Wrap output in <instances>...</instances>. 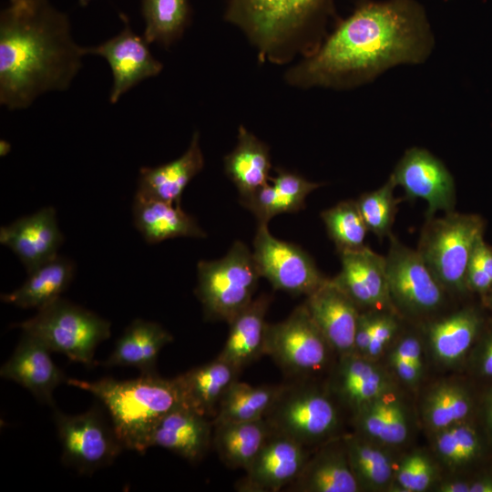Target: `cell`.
Instances as JSON below:
<instances>
[{
    "label": "cell",
    "instance_id": "cell-1",
    "mask_svg": "<svg viewBox=\"0 0 492 492\" xmlns=\"http://www.w3.org/2000/svg\"><path fill=\"white\" fill-rule=\"evenodd\" d=\"M433 45L425 12L414 0L366 2L285 78L302 88L352 87L396 65L424 62Z\"/></svg>",
    "mask_w": 492,
    "mask_h": 492
},
{
    "label": "cell",
    "instance_id": "cell-2",
    "mask_svg": "<svg viewBox=\"0 0 492 492\" xmlns=\"http://www.w3.org/2000/svg\"><path fill=\"white\" fill-rule=\"evenodd\" d=\"M85 56L67 15L48 0L10 5L0 14V104L26 109L46 93L68 89Z\"/></svg>",
    "mask_w": 492,
    "mask_h": 492
},
{
    "label": "cell",
    "instance_id": "cell-3",
    "mask_svg": "<svg viewBox=\"0 0 492 492\" xmlns=\"http://www.w3.org/2000/svg\"><path fill=\"white\" fill-rule=\"evenodd\" d=\"M67 384L87 391L107 408L113 427L125 449L144 454L159 422L184 405L174 378L140 374L135 379L105 377L94 382L67 379Z\"/></svg>",
    "mask_w": 492,
    "mask_h": 492
},
{
    "label": "cell",
    "instance_id": "cell-4",
    "mask_svg": "<svg viewBox=\"0 0 492 492\" xmlns=\"http://www.w3.org/2000/svg\"><path fill=\"white\" fill-rule=\"evenodd\" d=\"M328 0H230L225 14L262 59L282 62L300 49L302 38Z\"/></svg>",
    "mask_w": 492,
    "mask_h": 492
},
{
    "label": "cell",
    "instance_id": "cell-5",
    "mask_svg": "<svg viewBox=\"0 0 492 492\" xmlns=\"http://www.w3.org/2000/svg\"><path fill=\"white\" fill-rule=\"evenodd\" d=\"M484 229L485 221L477 214L454 210L426 219L417 251L445 291L463 293L468 290V263Z\"/></svg>",
    "mask_w": 492,
    "mask_h": 492
},
{
    "label": "cell",
    "instance_id": "cell-6",
    "mask_svg": "<svg viewBox=\"0 0 492 492\" xmlns=\"http://www.w3.org/2000/svg\"><path fill=\"white\" fill-rule=\"evenodd\" d=\"M195 294L204 318L230 323L252 301L261 278L252 251L236 241L220 259L200 261Z\"/></svg>",
    "mask_w": 492,
    "mask_h": 492
},
{
    "label": "cell",
    "instance_id": "cell-7",
    "mask_svg": "<svg viewBox=\"0 0 492 492\" xmlns=\"http://www.w3.org/2000/svg\"><path fill=\"white\" fill-rule=\"evenodd\" d=\"M17 327L40 340L51 352L87 366L94 364L98 344L111 334L109 321L61 297Z\"/></svg>",
    "mask_w": 492,
    "mask_h": 492
},
{
    "label": "cell",
    "instance_id": "cell-8",
    "mask_svg": "<svg viewBox=\"0 0 492 492\" xmlns=\"http://www.w3.org/2000/svg\"><path fill=\"white\" fill-rule=\"evenodd\" d=\"M265 420L272 431L306 447L330 440L339 426L333 398L310 379L283 384Z\"/></svg>",
    "mask_w": 492,
    "mask_h": 492
},
{
    "label": "cell",
    "instance_id": "cell-9",
    "mask_svg": "<svg viewBox=\"0 0 492 492\" xmlns=\"http://www.w3.org/2000/svg\"><path fill=\"white\" fill-rule=\"evenodd\" d=\"M332 351L304 303L283 321L267 325L264 354L292 380H309L323 371Z\"/></svg>",
    "mask_w": 492,
    "mask_h": 492
},
{
    "label": "cell",
    "instance_id": "cell-10",
    "mask_svg": "<svg viewBox=\"0 0 492 492\" xmlns=\"http://www.w3.org/2000/svg\"><path fill=\"white\" fill-rule=\"evenodd\" d=\"M53 409L61 461L79 474L91 475L111 465L125 449L112 423L107 421L98 407L78 415Z\"/></svg>",
    "mask_w": 492,
    "mask_h": 492
},
{
    "label": "cell",
    "instance_id": "cell-11",
    "mask_svg": "<svg viewBox=\"0 0 492 492\" xmlns=\"http://www.w3.org/2000/svg\"><path fill=\"white\" fill-rule=\"evenodd\" d=\"M388 238L386 279L393 308L412 317L438 310L445 300V289L417 251L403 244L393 233Z\"/></svg>",
    "mask_w": 492,
    "mask_h": 492
},
{
    "label": "cell",
    "instance_id": "cell-12",
    "mask_svg": "<svg viewBox=\"0 0 492 492\" xmlns=\"http://www.w3.org/2000/svg\"><path fill=\"white\" fill-rule=\"evenodd\" d=\"M252 256L261 277L292 295L308 296L328 280L307 251L272 236L265 223H258Z\"/></svg>",
    "mask_w": 492,
    "mask_h": 492
},
{
    "label": "cell",
    "instance_id": "cell-13",
    "mask_svg": "<svg viewBox=\"0 0 492 492\" xmlns=\"http://www.w3.org/2000/svg\"><path fill=\"white\" fill-rule=\"evenodd\" d=\"M410 200L423 199L427 203L426 219L443 210L454 211L456 187L446 165L425 149H407L390 175Z\"/></svg>",
    "mask_w": 492,
    "mask_h": 492
},
{
    "label": "cell",
    "instance_id": "cell-14",
    "mask_svg": "<svg viewBox=\"0 0 492 492\" xmlns=\"http://www.w3.org/2000/svg\"><path fill=\"white\" fill-rule=\"evenodd\" d=\"M123 29L113 37L94 46H84L85 55L106 59L112 73L109 102L119 98L145 79L158 76L163 65L156 59L145 38L134 33L126 17Z\"/></svg>",
    "mask_w": 492,
    "mask_h": 492
},
{
    "label": "cell",
    "instance_id": "cell-15",
    "mask_svg": "<svg viewBox=\"0 0 492 492\" xmlns=\"http://www.w3.org/2000/svg\"><path fill=\"white\" fill-rule=\"evenodd\" d=\"M310 454L308 447L281 433L271 431L264 444L236 484L241 492H277L291 485Z\"/></svg>",
    "mask_w": 492,
    "mask_h": 492
},
{
    "label": "cell",
    "instance_id": "cell-16",
    "mask_svg": "<svg viewBox=\"0 0 492 492\" xmlns=\"http://www.w3.org/2000/svg\"><path fill=\"white\" fill-rule=\"evenodd\" d=\"M56 210L45 207L0 228V242L21 261L27 273L53 260L63 243Z\"/></svg>",
    "mask_w": 492,
    "mask_h": 492
},
{
    "label": "cell",
    "instance_id": "cell-17",
    "mask_svg": "<svg viewBox=\"0 0 492 492\" xmlns=\"http://www.w3.org/2000/svg\"><path fill=\"white\" fill-rule=\"evenodd\" d=\"M341 271L332 279L358 308H393L387 288L385 257L367 246L339 252Z\"/></svg>",
    "mask_w": 492,
    "mask_h": 492
},
{
    "label": "cell",
    "instance_id": "cell-18",
    "mask_svg": "<svg viewBox=\"0 0 492 492\" xmlns=\"http://www.w3.org/2000/svg\"><path fill=\"white\" fill-rule=\"evenodd\" d=\"M50 352L40 340L23 332L12 355L1 366L0 375L20 384L38 402L54 408L53 393L68 378L54 363Z\"/></svg>",
    "mask_w": 492,
    "mask_h": 492
},
{
    "label": "cell",
    "instance_id": "cell-19",
    "mask_svg": "<svg viewBox=\"0 0 492 492\" xmlns=\"http://www.w3.org/2000/svg\"><path fill=\"white\" fill-rule=\"evenodd\" d=\"M304 305L334 352L340 356L354 353V337L361 313L332 279L306 296Z\"/></svg>",
    "mask_w": 492,
    "mask_h": 492
},
{
    "label": "cell",
    "instance_id": "cell-20",
    "mask_svg": "<svg viewBox=\"0 0 492 492\" xmlns=\"http://www.w3.org/2000/svg\"><path fill=\"white\" fill-rule=\"evenodd\" d=\"M212 435V420L182 405L159 422L151 433L149 447L168 449L194 464L210 450Z\"/></svg>",
    "mask_w": 492,
    "mask_h": 492
},
{
    "label": "cell",
    "instance_id": "cell-21",
    "mask_svg": "<svg viewBox=\"0 0 492 492\" xmlns=\"http://www.w3.org/2000/svg\"><path fill=\"white\" fill-rule=\"evenodd\" d=\"M294 492H358L343 437L330 439L307 459L296 479L286 487Z\"/></svg>",
    "mask_w": 492,
    "mask_h": 492
},
{
    "label": "cell",
    "instance_id": "cell-22",
    "mask_svg": "<svg viewBox=\"0 0 492 492\" xmlns=\"http://www.w3.org/2000/svg\"><path fill=\"white\" fill-rule=\"evenodd\" d=\"M132 212L136 229L149 244L178 237H206L197 220L186 213L180 204L135 192Z\"/></svg>",
    "mask_w": 492,
    "mask_h": 492
},
{
    "label": "cell",
    "instance_id": "cell-23",
    "mask_svg": "<svg viewBox=\"0 0 492 492\" xmlns=\"http://www.w3.org/2000/svg\"><path fill=\"white\" fill-rule=\"evenodd\" d=\"M204 163L200 134L196 130L187 150L180 157L157 167L140 168L136 192L180 204L183 190L202 170Z\"/></svg>",
    "mask_w": 492,
    "mask_h": 492
},
{
    "label": "cell",
    "instance_id": "cell-24",
    "mask_svg": "<svg viewBox=\"0 0 492 492\" xmlns=\"http://www.w3.org/2000/svg\"><path fill=\"white\" fill-rule=\"evenodd\" d=\"M241 371L216 357L174 377L184 406L213 419L228 388L238 380Z\"/></svg>",
    "mask_w": 492,
    "mask_h": 492
},
{
    "label": "cell",
    "instance_id": "cell-25",
    "mask_svg": "<svg viewBox=\"0 0 492 492\" xmlns=\"http://www.w3.org/2000/svg\"><path fill=\"white\" fill-rule=\"evenodd\" d=\"M272 296L261 294L243 309L229 324L225 344L217 357L241 371L264 355L266 314Z\"/></svg>",
    "mask_w": 492,
    "mask_h": 492
},
{
    "label": "cell",
    "instance_id": "cell-26",
    "mask_svg": "<svg viewBox=\"0 0 492 492\" xmlns=\"http://www.w3.org/2000/svg\"><path fill=\"white\" fill-rule=\"evenodd\" d=\"M172 341V334L159 323L135 319L117 340L103 365L134 367L139 370L140 374H157L158 356Z\"/></svg>",
    "mask_w": 492,
    "mask_h": 492
},
{
    "label": "cell",
    "instance_id": "cell-27",
    "mask_svg": "<svg viewBox=\"0 0 492 492\" xmlns=\"http://www.w3.org/2000/svg\"><path fill=\"white\" fill-rule=\"evenodd\" d=\"M322 185L297 173L277 169L276 176L265 186L240 201L255 216L258 223L268 224L279 214L303 209L307 196Z\"/></svg>",
    "mask_w": 492,
    "mask_h": 492
},
{
    "label": "cell",
    "instance_id": "cell-28",
    "mask_svg": "<svg viewBox=\"0 0 492 492\" xmlns=\"http://www.w3.org/2000/svg\"><path fill=\"white\" fill-rule=\"evenodd\" d=\"M329 388L354 414L362 405L392 386L372 360L353 353L340 356Z\"/></svg>",
    "mask_w": 492,
    "mask_h": 492
},
{
    "label": "cell",
    "instance_id": "cell-29",
    "mask_svg": "<svg viewBox=\"0 0 492 492\" xmlns=\"http://www.w3.org/2000/svg\"><path fill=\"white\" fill-rule=\"evenodd\" d=\"M224 171L240 199H245L271 180V154L266 143L240 126L235 148L223 159Z\"/></svg>",
    "mask_w": 492,
    "mask_h": 492
},
{
    "label": "cell",
    "instance_id": "cell-30",
    "mask_svg": "<svg viewBox=\"0 0 492 492\" xmlns=\"http://www.w3.org/2000/svg\"><path fill=\"white\" fill-rule=\"evenodd\" d=\"M74 273V263L57 255L28 272L26 282L16 290L1 294V300L19 308L39 310L61 297Z\"/></svg>",
    "mask_w": 492,
    "mask_h": 492
},
{
    "label": "cell",
    "instance_id": "cell-31",
    "mask_svg": "<svg viewBox=\"0 0 492 492\" xmlns=\"http://www.w3.org/2000/svg\"><path fill=\"white\" fill-rule=\"evenodd\" d=\"M271 431L265 418L213 425L212 446L225 466L245 470Z\"/></svg>",
    "mask_w": 492,
    "mask_h": 492
},
{
    "label": "cell",
    "instance_id": "cell-32",
    "mask_svg": "<svg viewBox=\"0 0 492 492\" xmlns=\"http://www.w3.org/2000/svg\"><path fill=\"white\" fill-rule=\"evenodd\" d=\"M479 313L466 308L437 320L427 334L435 358L446 364L459 362L470 349L481 328Z\"/></svg>",
    "mask_w": 492,
    "mask_h": 492
},
{
    "label": "cell",
    "instance_id": "cell-33",
    "mask_svg": "<svg viewBox=\"0 0 492 492\" xmlns=\"http://www.w3.org/2000/svg\"><path fill=\"white\" fill-rule=\"evenodd\" d=\"M282 387L283 384L255 386L235 381L223 395L212 424L265 418Z\"/></svg>",
    "mask_w": 492,
    "mask_h": 492
},
{
    "label": "cell",
    "instance_id": "cell-34",
    "mask_svg": "<svg viewBox=\"0 0 492 492\" xmlns=\"http://www.w3.org/2000/svg\"><path fill=\"white\" fill-rule=\"evenodd\" d=\"M347 457L360 490H381L391 484L394 471L390 455L375 442L358 434L343 437Z\"/></svg>",
    "mask_w": 492,
    "mask_h": 492
},
{
    "label": "cell",
    "instance_id": "cell-35",
    "mask_svg": "<svg viewBox=\"0 0 492 492\" xmlns=\"http://www.w3.org/2000/svg\"><path fill=\"white\" fill-rule=\"evenodd\" d=\"M472 408L469 392L454 382H442L433 386L421 407L424 423L434 433L465 422Z\"/></svg>",
    "mask_w": 492,
    "mask_h": 492
},
{
    "label": "cell",
    "instance_id": "cell-36",
    "mask_svg": "<svg viewBox=\"0 0 492 492\" xmlns=\"http://www.w3.org/2000/svg\"><path fill=\"white\" fill-rule=\"evenodd\" d=\"M190 12L189 0H141L143 37L149 44L169 46L182 36Z\"/></svg>",
    "mask_w": 492,
    "mask_h": 492
},
{
    "label": "cell",
    "instance_id": "cell-37",
    "mask_svg": "<svg viewBox=\"0 0 492 492\" xmlns=\"http://www.w3.org/2000/svg\"><path fill=\"white\" fill-rule=\"evenodd\" d=\"M321 218L338 252L360 249L368 229L356 200H343L323 210Z\"/></svg>",
    "mask_w": 492,
    "mask_h": 492
},
{
    "label": "cell",
    "instance_id": "cell-38",
    "mask_svg": "<svg viewBox=\"0 0 492 492\" xmlns=\"http://www.w3.org/2000/svg\"><path fill=\"white\" fill-rule=\"evenodd\" d=\"M434 434L436 454L450 468L466 466L478 459L482 454L480 436L466 421Z\"/></svg>",
    "mask_w": 492,
    "mask_h": 492
},
{
    "label": "cell",
    "instance_id": "cell-39",
    "mask_svg": "<svg viewBox=\"0 0 492 492\" xmlns=\"http://www.w3.org/2000/svg\"><path fill=\"white\" fill-rule=\"evenodd\" d=\"M396 187L391 177L375 190L362 194L356 200L359 210L368 229L379 239L389 237L400 201L394 196Z\"/></svg>",
    "mask_w": 492,
    "mask_h": 492
},
{
    "label": "cell",
    "instance_id": "cell-40",
    "mask_svg": "<svg viewBox=\"0 0 492 492\" xmlns=\"http://www.w3.org/2000/svg\"><path fill=\"white\" fill-rule=\"evenodd\" d=\"M397 329V322L392 314L377 313L374 332L364 357L369 360L378 357L395 335Z\"/></svg>",
    "mask_w": 492,
    "mask_h": 492
},
{
    "label": "cell",
    "instance_id": "cell-41",
    "mask_svg": "<svg viewBox=\"0 0 492 492\" xmlns=\"http://www.w3.org/2000/svg\"><path fill=\"white\" fill-rule=\"evenodd\" d=\"M376 314L374 311L360 313L354 337V354L364 357L374 332Z\"/></svg>",
    "mask_w": 492,
    "mask_h": 492
},
{
    "label": "cell",
    "instance_id": "cell-42",
    "mask_svg": "<svg viewBox=\"0 0 492 492\" xmlns=\"http://www.w3.org/2000/svg\"><path fill=\"white\" fill-rule=\"evenodd\" d=\"M466 283L468 290L481 295H487L492 290L491 279L473 253L467 267Z\"/></svg>",
    "mask_w": 492,
    "mask_h": 492
},
{
    "label": "cell",
    "instance_id": "cell-43",
    "mask_svg": "<svg viewBox=\"0 0 492 492\" xmlns=\"http://www.w3.org/2000/svg\"><path fill=\"white\" fill-rule=\"evenodd\" d=\"M435 478V467L426 455L418 452L417 463L409 492H422L429 488Z\"/></svg>",
    "mask_w": 492,
    "mask_h": 492
},
{
    "label": "cell",
    "instance_id": "cell-44",
    "mask_svg": "<svg viewBox=\"0 0 492 492\" xmlns=\"http://www.w3.org/2000/svg\"><path fill=\"white\" fill-rule=\"evenodd\" d=\"M390 360L409 361L422 368V345L420 341L412 335L404 337L395 347Z\"/></svg>",
    "mask_w": 492,
    "mask_h": 492
},
{
    "label": "cell",
    "instance_id": "cell-45",
    "mask_svg": "<svg viewBox=\"0 0 492 492\" xmlns=\"http://www.w3.org/2000/svg\"><path fill=\"white\" fill-rule=\"evenodd\" d=\"M418 452H414L408 455L400 464L396 475L395 481L398 487L402 491L409 492L411 483L414 477Z\"/></svg>",
    "mask_w": 492,
    "mask_h": 492
},
{
    "label": "cell",
    "instance_id": "cell-46",
    "mask_svg": "<svg viewBox=\"0 0 492 492\" xmlns=\"http://www.w3.org/2000/svg\"><path fill=\"white\" fill-rule=\"evenodd\" d=\"M475 364L480 374L492 377V333L483 340L478 347Z\"/></svg>",
    "mask_w": 492,
    "mask_h": 492
},
{
    "label": "cell",
    "instance_id": "cell-47",
    "mask_svg": "<svg viewBox=\"0 0 492 492\" xmlns=\"http://www.w3.org/2000/svg\"><path fill=\"white\" fill-rule=\"evenodd\" d=\"M399 378L408 384H415L420 378L422 368L404 360H390Z\"/></svg>",
    "mask_w": 492,
    "mask_h": 492
},
{
    "label": "cell",
    "instance_id": "cell-48",
    "mask_svg": "<svg viewBox=\"0 0 492 492\" xmlns=\"http://www.w3.org/2000/svg\"><path fill=\"white\" fill-rule=\"evenodd\" d=\"M473 254L492 281V247L484 241L483 237L477 241Z\"/></svg>",
    "mask_w": 492,
    "mask_h": 492
},
{
    "label": "cell",
    "instance_id": "cell-49",
    "mask_svg": "<svg viewBox=\"0 0 492 492\" xmlns=\"http://www.w3.org/2000/svg\"><path fill=\"white\" fill-rule=\"evenodd\" d=\"M481 419L488 436L492 440V390L487 392L483 398Z\"/></svg>",
    "mask_w": 492,
    "mask_h": 492
},
{
    "label": "cell",
    "instance_id": "cell-50",
    "mask_svg": "<svg viewBox=\"0 0 492 492\" xmlns=\"http://www.w3.org/2000/svg\"><path fill=\"white\" fill-rule=\"evenodd\" d=\"M471 481L465 479H450L439 484V492H469Z\"/></svg>",
    "mask_w": 492,
    "mask_h": 492
},
{
    "label": "cell",
    "instance_id": "cell-51",
    "mask_svg": "<svg viewBox=\"0 0 492 492\" xmlns=\"http://www.w3.org/2000/svg\"><path fill=\"white\" fill-rule=\"evenodd\" d=\"M469 492H492V477H481L471 481Z\"/></svg>",
    "mask_w": 492,
    "mask_h": 492
},
{
    "label": "cell",
    "instance_id": "cell-52",
    "mask_svg": "<svg viewBox=\"0 0 492 492\" xmlns=\"http://www.w3.org/2000/svg\"><path fill=\"white\" fill-rule=\"evenodd\" d=\"M11 151V144L5 140L1 139L0 141V155L1 157L6 156Z\"/></svg>",
    "mask_w": 492,
    "mask_h": 492
},
{
    "label": "cell",
    "instance_id": "cell-53",
    "mask_svg": "<svg viewBox=\"0 0 492 492\" xmlns=\"http://www.w3.org/2000/svg\"><path fill=\"white\" fill-rule=\"evenodd\" d=\"M92 0H78V3L81 6L87 5Z\"/></svg>",
    "mask_w": 492,
    "mask_h": 492
},
{
    "label": "cell",
    "instance_id": "cell-54",
    "mask_svg": "<svg viewBox=\"0 0 492 492\" xmlns=\"http://www.w3.org/2000/svg\"><path fill=\"white\" fill-rule=\"evenodd\" d=\"M9 1H10V5H15V4H18L26 0H9Z\"/></svg>",
    "mask_w": 492,
    "mask_h": 492
},
{
    "label": "cell",
    "instance_id": "cell-55",
    "mask_svg": "<svg viewBox=\"0 0 492 492\" xmlns=\"http://www.w3.org/2000/svg\"><path fill=\"white\" fill-rule=\"evenodd\" d=\"M490 293H491V302H492V290H491Z\"/></svg>",
    "mask_w": 492,
    "mask_h": 492
}]
</instances>
